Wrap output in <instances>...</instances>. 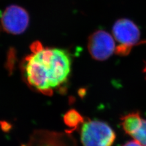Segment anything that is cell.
<instances>
[{"mask_svg":"<svg viewBox=\"0 0 146 146\" xmlns=\"http://www.w3.org/2000/svg\"><path fill=\"white\" fill-rule=\"evenodd\" d=\"M63 135L46 130H35L24 146H63Z\"/></svg>","mask_w":146,"mask_h":146,"instance_id":"obj_7","label":"cell"},{"mask_svg":"<svg viewBox=\"0 0 146 146\" xmlns=\"http://www.w3.org/2000/svg\"><path fill=\"white\" fill-rule=\"evenodd\" d=\"M144 71L146 72V66H145V69H144Z\"/></svg>","mask_w":146,"mask_h":146,"instance_id":"obj_10","label":"cell"},{"mask_svg":"<svg viewBox=\"0 0 146 146\" xmlns=\"http://www.w3.org/2000/svg\"><path fill=\"white\" fill-rule=\"evenodd\" d=\"M29 23L28 13L23 7L11 5L0 12V24L8 34L18 35L24 33Z\"/></svg>","mask_w":146,"mask_h":146,"instance_id":"obj_4","label":"cell"},{"mask_svg":"<svg viewBox=\"0 0 146 146\" xmlns=\"http://www.w3.org/2000/svg\"><path fill=\"white\" fill-rule=\"evenodd\" d=\"M63 121L70 129L67 131L70 133L76 130L81 124L84 123V118L76 110L71 109L65 114L63 116Z\"/></svg>","mask_w":146,"mask_h":146,"instance_id":"obj_8","label":"cell"},{"mask_svg":"<svg viewBox=\"0 0 146 146\" xmlns=\"http://www.w3.org/2000/svg\"><path fill=\"white\" fill-rule=\"evenodd\" d=\"M32 53L23 65L28 84L44 94L51 95L53 90L65 84L70 76L71 58L66 50L44 48L40 42L31 46Z\"/></svg>","mask_w":146,"mask_h":146,"instance_id":"obj_1","label":"cell"},{"mask_svg":"<svg viewBox=\"0 0 146 146\" xmlns=\"http://www.w3.org/2000/svg\"><path fill=\"white\" fill-rule=\"evenodd\" d=\"M80 139L84 146H111L116 134L106 122L88 120L82 125Z\"/></svg>","mask_w":146,"mask_h":146,"instance_id":"obj_2","label":"cell"},{"mask_svg":"<svg viewBox=\"0 0 146 146\" xmlns=\"http://www.w3.org/2000/svg\"><path fill=\"white\" fill-rule=\"evenodd\" d=\"M121 125L127 134L146 146V120L141 117L138 112L130 113L122 117Z\"/></svg>","mask_w":146,"mask_h":146,"instance_id":"obj_6","label":"cell"},{"mask_svg":"<svg viewBox=\"0 0 146 146\" xmlns=\"http://www.w3.org/2000/svg\"><path fill=\"white\" fill-rule=\"evenodd\" d=\"M122 146H143V145H141L138 142V141L135 140V141H129V142L126 143L124 145H123Z\"/></svg>","mask_w":146,"mask_h":146,"instance_id":"obj_9","label":"cell"},{"mask_svg":"<svg viewBox=\"0 0 146 146\" xmlns=\"http://www.w3.org/2000/svg\"><path fill=\"white\" fill-rule=\"evenodd\" d=\"M114 38L119 43L116 48L115 52L121 56L130 52L133 46L140 40L141 33L135 23L129 19H120L113 26Z\"/></svg>","mask_w":146,"mask_h":146,"instance_id":"obj_3","label":"cell"},{"mask_svg":"<svg viewBox=\"0 0 146 146\" xmlns=\"http://www.w3.org/2000/svg\"><path fill=\"white\" fill-rule=\"evenodd\" d=\"M116 48L115 40L112 35L104 30L94 32L89 37L88 51L95 60H107L115 52Z\"/></svg>","mask_w":146,"mask_h":146,"instance_id":"obj_5","label":"cell"}]
</instances>
